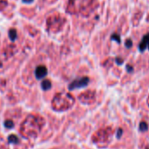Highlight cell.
Here are the masks:
<instances>
[{
	"label": "cell",
	"mask_w": 149,
	"mask_h": 149,
	"mask_svg": "<svg viewBox=\"0 0 149 149\" xmlns=\"http://www.w3.org/2000/svg\"><path fill=\"white\" fill-rule=\"evenodd\" d=\"M9 141L10 142H17L18 141V138L15 135H11L9 137Z\"/></svg>",
	"instance_id": "obj_7"
},
{
	"label": "cell",
	"mask_w": 149,
	"mask_h": 149,
	"mask_svg": "<svg viewBox=\"0 0 149 149\" xmlns=\"http://www.w3.org/2000/svg\"><path fill=\"white\" fill-rule=\"evenodd\" d=\"M41 85H42V89H43L44 91H47V90H49L50 87H51V84H50V82H49L48 80H44V81L42 82Z\"/></svg>",
	"instance_id": "obj_4"
},
{
	"label": "cell",
	"mask_w": 149,
	"mask_h": 149,
	"mask_svg": "<svg viewBox=\"0 0 149 149\" xmlns=\"http://www.w3.org/2000/svg\"><path fill=\"white\" fill-rule=\"evenodd\" d=\"M5 125L7 128H13V122L12 120H6L5 123Z\"/></svg>",
	"instance_id": "obj_6"
},
{
	"label": "cell",
	"mask_w": 149,
	"mask_h": 149,
	"mask_svg": "<svg viewBox=\"0 0 149 149\" xmlns=\"http://www.w3.org/2000/svg\"><path fill=\"white\" fill-rule=\"evenodd\" d=\"M47 74V69L45 66H39L36 68L35 71V76L38 79H41L43 77H45Z\"/></svg>",
	"instance_id": "obj_2"
},
{
	"label": "cell",
	"mask_w": 149,
	"mask_h": 149,
	"mask_svg": "<svg viewBox=\"0 0 149 149\" xmlns=\"http://www.w3.org/2000/svg\"><path fill=\"white\" fill-rule=\"evenodd\" d=\"M147 46L149 47V34L146 35V36L144 38V40H143V41H142V43H141V45H140V49L143 50V49L146 48Z\"/></svg>",
	"instance_id": "obj_3"
},
{
	"label": "cell",
	"mask_w": 149,
	"mask_h": 149,
	"mask_svg": "<svg viewBox=\"0 0 149 149\" xmlns=\"http://www.w3.org/2000/svg\"><path fill=\"white\" fill-rule=\"evenodd\" d=\"M89 83V78L88 77H82L79 78L76 81H74L70 86H69V90H74V89H79L82 87H84L88 84Z\"/></svg>",
	"instance_id": "obj_1"
},
{
	"label": "cell",
	"mask_w": 149,
	"mask_h": 149,
	"mask_svg": "<svg viewBox=\"0 0 149 149\" xmlns=\"http://www.w3.org/2000/svg\"><path fill=\"white\" fill-rule=\"evenodd\" d=\"M33 1V0H23V2H25V3H31Z\"/></svg>",
	"instance_id": "obj_8"
},
{
	"label": "cell",
	"mask_w": 149,
	"mask_h": 149,
	"mask_svg": "<svg viewBox=\"0 0 149 149\" xmlns=\"http://www.w3.org/2000/svg\"><path fill=\"white\" fill-rule=\"evenodd\" d=\"M9 36H10V39L12 40H14L17 37V33H16V30L15 29H11L10 32H9Z\"/></svg>",
	"instance_id": "obj_5"
}]
</instances>
